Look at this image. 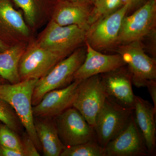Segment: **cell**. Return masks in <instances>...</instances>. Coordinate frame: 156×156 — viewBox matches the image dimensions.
<instances>
[{
    "label": "cell",
    "instance_id": "cell-1",
    "mask_svg": "<svg viewBox=\"0 0 156 156\" xmlns=\"http://www.w3.org/2000/svg\"><path fill=\"white\" fill-rule=\"evenodd\" d=\"M38 79H27L15 84H0V98L14 110L38 151L42 150L34 125L32 99Z\"/></svg>",
    "mask_w": 156,
    "mask_h": 156
},
{
    "label": "cell",
    "instance_id": "cell-2",
    "mask_svg": "<svg viewBox=\"0 0 156 156\" xmlns=\"http://www.w3.org/2000/svg\"><path fill=\"white\" fill-rule=\"evenodd\" d=\"M86 54V46L85 48L81 46L38 80L33 94L32 106L38 104L47 92L64 88L71 83L74 75L83 62Z\"/></svg>",
    "mask_w": 156,
    "mask_h": 156
},
{
    "label": "cell",
    "instance_id": "cell-3",
    "mask_svg": "<svg viewBox=\"0 0 156 156\" xmlns=\"http://www.w3.org/2000/svg\"><path fill=\"white\" fill-rule=\"evenodd\" d=\"M71 54L42 48L37 44L35 40L32 38L18 65L20 81L32 79L39 80Z\"/></svg>",
    "mask_w": 156,
    "mask_h": 156
},
{
    "label": "cell",
    "instance_id": "cell-4",
    "mask_svg": "<svg viewBox=\"0 0 156 156\" xmlns=\"http://www.w3.org/2000/svg\"><path fill=\"white\" fill-rule=\"evenodd\" d=\"M134 110L123 107L107 97L96 115L93 127L95 138L101 147L104 148L125 129Z\"/></svg>",
    "mask_w": 156,
    "mask_h": 156
},
{
    "label": "cell",
    "instance_id": "cell-5",
    "mask_svg": "<svg viewBox=\"0 0 156 156\" xmlns=\"http://www.w3.org/2000/svg\"><path fill=\"white\" fill-rule=\"evenodd\" d=\"M156 0H148L133 14L123 18L116 47L142 41L156 32Z\"/></svg>",
    "mask_w": 156,
    "mask_h": 156
},
{
    "label": "cell",
    "instance_id": "cell-6",
    "mask_svg": "<svg viewBox=\"0 0 156 156\" xmlns=\"http://www.w3.org/2000/svg\"><path fill=\"white\" fill-rule=\"evenodd\" d=\"M115 49L130 71L135 87H145L148 81L156 80V59L146 53L141 41L119 45Z\"/></svg>",
    "mask_w": 156,
    "mask_h": 156
},
{
    "label": "cell",
    "instance_id": "cell-7",
    "mask_svg": "<svg viewBox=\"0 0 156 156\" xmlns=\"http://www.w3.org/2000/svg\"><path fill=\"white\" fill-rule=\"evenodd\" d=\"M86 34L77 26L59 25L50 20L35 41L44 49L71 54L85 44Z\"/></svg>",
    "mask_w": 156,
    "mask_h": 156
},
{
    "label": "cell",
    "instance_id": "cell-8",
    "mask_svg": "<svg viewBox=\"0 0 156 156\" xmlns=\"http://www.w3.org/2000/svg\"><path fill=\"white\" fill-rule=\"evenodd\" d=\"M131 4L127 3L113 14L92 23L87 31L85 43L99 52L115 48L122 21Z\"/></svg>",
    "mask_w": 156,
    "mask_h": 156
},
{
    "label": "cell",
    "instance_id": "cell-9",
    "mask_svg": "<svg viewBox=\"0 0 156 156\" xmlns=\"http://www.w3.org/2000/svg\"><path fill=\"white\" fill-rule=\"evenodd\" d=\"M107 98L100 74L81 81L73 107L80 112L93 128L95 119Z\"/></svg>",
    "mask_w": 156,
    "mask_h": 156
},
{
    "label": "cell",
    "instance_id": "cell-10",
    "mask_svg": "<svg viewBox=\"0 0 156 156\" xmlns=\"http://www.w3.org/2000/svg\"><path fill=\"white\" fill-rule=\"evenodd\" d=\"M54 120L58 136L65 147L96 139L93 128L73 107L66 109Z\"/></svg>",
    "mask_w": 156,
    "mask_h": 156
},
{
    "label": "cell",
    "instance_id": "cell-11",
    "mask_svg": "<svg viewBox=\"0 0 156 156\" xmlns=\"http://www.w3.org/2000/svg\"><path fill=\"white\" fill-rule=\"evenodd\" d=\"M31 31L22 14L9 0H0V40L9 47L28 44Z\"/></svg>",
    "mask_w": 156,
    "mask_h": 156
},
{
    "label": "cell",
    "instance_id": "cell-12",
    "mask_svg": "<svg viewBox=\"0 0 156 156\" xmlns=\"http://www.w3.org/2000/svg\"><path fill=\"white\" fill-rule=\"evenodd\" d=\"M104 156H148L145 141L134 113L125 129L103 148Z\"/></svg>",
    "mask_w": 156,
    "mask_h": 156
},
{
    "label": "cell",
    "instance_id": "cell-13",
    "mask_svg": "<svg viewBox=\"0 0 156 156\" xmlns=\"http://www.w3.org/2000/svg\"><path fill=\"white\" fill-rule=\"evenodd\" d=\"M100 75L107 97L123 107L134 108L132 75L127 66Z\"/></svg>",
    "mask_w": 156,
    "mask_h": 156
},
{
    "label": "cell",
    "instance_id": "cell-14",
    "mask_svg": "<svg viewBox=\"0 0 156 156\" xmlns=\"http://www.w3.org/2000/svg\"><path fill=\"white\" fill-rule=\"evenodd\" d=\"M80 82L73 81L64 88L47 92L38 104L32 106L34 117L54 118L72 107Z\"/></svg>",
    "mask_w": 156,
    "mask_h": 156
},
{
    "label": "cell",
    "instance_id": "cell-15",
    "mask_svg": "<svg viewBox=\"0 0 156 156\" xmlns=\"http://www.w3.org/2000/svg\"><path fill=\"white\" fill-rule=\"evenodd\" d=\"M87 50L86 58L80 68L75 73L73 81H82L87 78L108 72L126 65L118 53L103 54L95 50L85 43Z\"/></svg>",
    "mask_w": 156,
    "mask_h": 156
},
{
    "label": "cell",
    "instance_id": "cell-16",
    "mask_svg": "<svg viewBox=\"0 0 156 156\" xmlns=\"http://www.w3.org/2000/svg\"><path fill=\"white\" fill-rule=\"evenodd\" d=\"M156 110L149 101L135 95L134 114L135 121L142 134L149 155L156 149Z\"/></svg>",
    "mask_w": 156,
    "mask_h": 156
},
{
    "label": "cell",
    "instance_id": "cell-17",
    "mask_svg": "<svg viewBox=\"0 0 156 156\" xmlns=\"http://www.w3.org/2000/svg\"><path fill=\"white\" fill-rule=\"evenodd\" d=\"M91 9L81 3H60L52 12L50 20L59 25H76L87 31L90 26Z\"/></svg>",
    "mask_w": 156,
    "mask_h": 156
},
{
    "label": "cell",
    "instance_id": "cell-18",
    "mask_svg": "<svg viewBox=\"0 0 156 156\" xmlns=\"http://www.w3.org/2000/svg\"><path fill=\"white\" fill-rule=\"evenodd\" d=\"M34 125L44 156H60L65 147L58 136L54 118L34 117Z\"/></svg>",
    "mask_w": 156,
    "mask_h": 156
},
{
    "label": "cell",
    "instance_id": "cell-19",
    "mask_svg": "<svg viewBox=\"0 0 156 156\" xmlns=\"http://www.w3.org/2000/svg\"><path fill=\"white\" fill-rule=\"evenodd\" d=\"M28 44L14 45L0 52V76L9 83H17L21 81L18 65Z\"/></svg>",
    "mask_w": 156,
    "mask_h": 156
},
{
    "label": "cell",
    "instance_id": "cell-20",
    "mask_svg": "<svg viewBox=\"0 0 156 156\" xmlns=\"http://www.w3.org/2000/svg\"><path fill=\"white\" fill-rule=\"evenodd\" d=\"M14 2L22 10L24 19L30 30H36L50 17L40 9L36 0H14Z\"/></svg>",
    "mask_w": 156,
    "mask_h": 156
},
{
    "label": "cell",
    "instance_id": "cell-21",
    "mask_svg": "<svg viewBox=\"0 0 156 156\" xmlns=\"http://www.w3.org/2000/svg\"><path fill=\"white\" fill-rule=\"evenodd\" d=\"M60 156H104L103 148L95 139L65 147Z\"/></svg>",
    "mask_w": 156,
    "mask_h": 156
},
{
    "label": "cell",
    "instance_id": "cell-22",
    "mask_svg": "<svg viewBox=\"0 0 156 156\" xmlns=\"http://www.w3.org/2000/svg\"><path fill=\"white\" fill-rule=\"evenodd\" d=\"M90 13V26L114 13L123 6L121 0H94Z\"/></svg>",
    "mask_w": 156,
    "mask_h": 156
},
{
    "label": "cell",
    "instance_id": "cell-23",
    "mask_svg": "<svg viewBox=\"0 0 156 156\" xmlns=\"http://www.w3.org/2000/svg\"><path fill=\"white\" fill-rule=\"evenodd\" d=\"M0 121L18 134H22L23 127L13 108L0 98Z\"/></svg>",
    "mask_w": 156,
    "mask_h": 156
},
{
    "label": "cell",
    "instance_id": "cell-24",
    "mask_svg": "<svg viewBox=\"0 0 156 156\" xmlns=\"http://www.w3.org/2000/svg\"><path fill=\"white\" fill-rule=\"evenodd\" d=\"M0 145L23 153L21 139L18 134L2 123L0 124Z\"/></svg>",
    "mask_w": 156,
    "mask_h": 156
},
{
    "label": "cell",
    "instance_id": "cell-25",
    "mask_svg": "<svg viewBox=\"0 0 156 156\" xmlns=\"http://www.w3.org/2000/svg\"><path fill=\"white\" fill-rule=\"evenodd\" d=\"M21 144L24 156H39L40 154L38 151L36 146L26 131L21 134Z\"/></svg>",
    "mask_w": 156,
    "mask_h": 156
},
{
    "label": "cell",
    "instance_id": "cell-26",
    "mask_svg": "<svg viewBox=\"0 0 156 156\" xmlns=\"http://www.w3.org/2000/svg\"><path fill=\"white\" fill-rule=\"evenodd\" d=\"M147 87L153 101L154 108L156 110V80L148 81L146 85Z\"/></svg>",
    "mask_w": 156,
    "mask_h": 156
},
{
    "label": "cell",
    "instance_id": "cell-27",
    "mask_svg": "<svg viewBox=\"0 0 156 156\" xmlns=\"http://www.w3.org/2000/svg\"><path fill=\"white\" fill-rule=\"evenodd\" d=\"M0 156H24L23 153L0 145Z\"/></svg>",
    "mask_w": 156,
    "mask_h": 156
},
{
    "label": "cell",
    "instance_id": "cell-28",
    "mask_svg": "<svg viewBox=\"0 0 156 156\" xmlns=\"http://www.w3.org/2000/svg\"><path fill=\"white\" fill-rule=\"evenodd\" d=\"M144 1V0H132L131 2V6H130L128 11L130 9H132L133 7H136V6L139 5L140 4L142 3Z\"/></svg>",
    "mask_w": 156,
    "mask_h": 156
},
{
    "label": "cell",
    "instance_id": "cell-29",
    "mask_svg": "<svg viewBox=\"0 0 156 156\" xmlns=\"http://www.w3.org/2000/svg\"><path fill=\"white\" fill-rule=\"evenodd\" d=\"M9 48V47L0 40V52L5 51Z\"/></svg>",
    "mask_w": 156,
    "mask_h": 156
},
{
    "label": "cell",
    "instance_id": "cell-30",
    "mask_svg": "<svg viewBox=\"0 0 156 156\" xmlns=\"http://www.w3.org/2000/svg\"><path fill=\"white\" fill-rule=\"evenodd\" d=\"M74 2L81 3V4H84L86 5V3L88 2H92V3L94 2V0H70Z\"/></svg>",
    "mask_w": 156,
    "mask_h": 156
},
{
    "label": "cell",
    "instance_id": "cell-31",
    "mask_svg": "<svg viewBox=\"0 0 156 156\" xmlns=\"http://www.w3.org/2000/svg\"><path fill=\"white\" fill-rule=\"evenodd\" d=\"M131 1L132 0H121V2H122L123 5H124L127 3L131 2Z\"/></svg>",
    "mask_w": 156,
    "mask_h": 156
},
{
    "label": "cell",
    "instance_id": "cell-32",
    "mask_svg": "<svg viewBox=\"0 0 156 156\" xmlns=\"http://www.w3.org/2000/svg\"><path fill=\"white\" fill-rule=\"evenodd\" d=\"M6 83H7V81L4 80V79H3V78L0 76V84Z\"/></svg>",
    "mask_w": 156,
    "mask_h": 156
}]
</instances>
